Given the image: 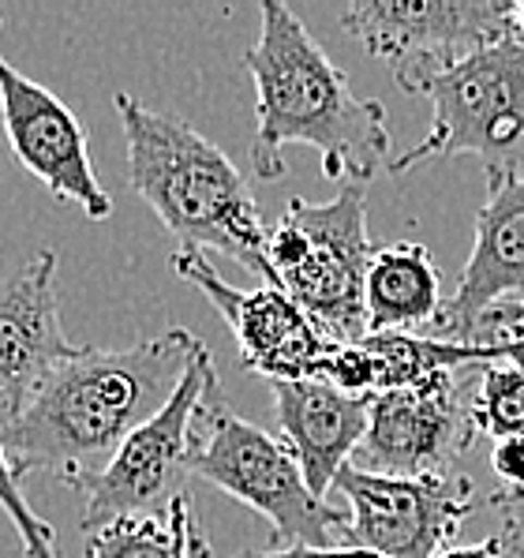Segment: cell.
<instances>
[{
  "label": "cell",
  "mask_w": 524,
  "mask_h": 558,
  "mask_svg": "<svg viewBox=\"0 0 524 558\" xmlns=\"http://www.w3.org/2000/svg\"><path fill=\"white\" fill-rule=\"evenodd\" d=\"M199 345L192 330L169 326L127 349H75L20 409L0 416L15 480L57 476L87 492L120 446L169 405Z\"/></svg>",
  "instance_id": "cell-1"
},
{
  "label": "cell",
  "mask_w": 524,
  "mask_h": 558,
  "mask_svg": "<svg viewBox=\"0 0 524 558\" xmlns=\"http://www.w3.org/2000/svg\"><path fill=\"white\" fill-rule=\"evenodd\" d=\"M259 15V38L244 57L255 83V177L270 184L285 177L281 154L289 143L312 147L322 177L338 184H364L379 169H390L398 154L382 101L352 90L349 75L289 4L266 0Z\"/></svg>",
  "instance_id": "cell-2"
},
{
  "label": "cell",
  "mask_w": 524,
  "mask_h": 558,
  "mask_svg": "<svg viewBox=\"0 0 524 558\" xmlns=\"http://www.w3.org/2000/svg\"><path fill=\"white\" fill-rule=\"evenodd\" d=\"M113 109L127 147V184L173 233L180 252H218L263 274L266 221L229 154L187 120L117 90Z\"/></svg>",
  "instance_id": "cell-3"
},
{
  "label": "cell",
  "mask_w": 524,
  "mask_h": 558,
  "mask_svg": "<svg viewBox=\"0 0 524 558\" xmlns=\"http://www.w3.org/2000/svg\"><path fill=\"white\" fill-rule=\"evenodd\" d=\"M371 255L364 184H341L330 203L296 195L266 226V286L285 289L326 341L356 345L367 338L364 281Z\"/></svg>",
  "instance_id": "cell-4"
},
{
  "label": "cell",
  "mask_w": 524,
  "mask_h": 558,
  "mask_svg": "<svg viewBox=\"0 0 524 558\" xmlns=\"http://www.w3.org/2000/svg\"><path fill=\"white\" fill-rule=\"evenodd\" d=\"M195 476L259 513L270 525L273 551L330 547V532L345 536L349 529V513L330 510V502L307 487L289 442L229 409L226 393L203 412Z\"/></svg>",
  "instance_id": "cell-5"
},
{
  "label": "cell",
  "mask_w": 524,
  "mask_h": 558,
  "mask_svg": "<svg viewBox=\"0 0 524 558\" xmlns=\"http://www.w3.org/2000/svg\"><path fill=\"white\" fill-rule=\"evenodd\" d=\"M412 94L431 101V132L412 150L390 161V173L435 158L472 154L487 169L521 166L524 150V49L502 38L487 49L438 68L419 80Z\"/></svg>",
  "instance_id": "cell-6"
},
{
  "label": "cell",
  "mask_w": 524,
  "mask_h": 558,
  "mask_svg": "<svg viewBox=\"0 0 524 558\" xmlns=\"http://www.w3.org/2000/svg\"><path fill=\"white\" fill-rule=\"evenodd\" d=\"M221 375L210 349L199 345L187 364L169 405L150 416L132 435L109 469L87 487V510L80 529H101L120 518H169L187 495V476H195L199 424L214 398H221Z\"/></svg>",
  "instance_id": "cell-7"
},
{
  "label": "cell",
  "mask_w": 524,
  "mask_h": 558,
  "mask_svg": "<svg viewBox=\"0 0 524 558\" xmlns=\"http://www.w3.org/2000/svg\"><path fill=\"white\" fill-rule=\"evenodd\" d=\"M510 0H367L341 12L349 38L382 60L405 94L438 68L510 38Z\"/></svg>",
  "instance_id": "cell-8"
},
{
  "label": "cell",
  "mask_w": 524,
  "mask_h": 558,
  "mask_svg": "<svg viewBox=\"0 0 524 558\" xmlns=\"http://www.w3.org/2000/svg\"><path fill=\"white\" fill-rule=\"evenodd\" d=\"M333 492L349 506L341 539L386 558H438L476 510L468 476H382L349 465Z\"/></svg>",
  "instance_id": "cell-9"
},
{
  "label": "cell",
  "mask_w": 524,
  "mask_h": 558,
  "mask_svg": "<svg viewBox=\"0 0 524 558\" xmlns=\"http://www.w3.org/2000/svg\"><path fill=\"white\" fill-rule=\"evenodd\" d=\"M173 274L192 281L210 300V307L233 330L240 364L263 379H312L315 367L338 349L300 312V304L285 289L266 286V281L259 289L229 286L203 252H176Z\"/></svg>",
  "instance_id": "cell-10"
},
{
  "label": "cell",
  "mask_w": 524,
  "mask_h": 558,
  "mask_svg": "<svg viewBox=\"0 0 524 558\" xmlns=\"http://www.w3.org/2000/svg\"><path fill=\"white\" fill-rule=\"evenodd\" d=\"M0 124L15 161L57 199L75 203L90 221H106L113 214V199L98 180L80 117L4 57H0Z\"/></svg>",
  "instance_id": "cell-11"
},
{
  "label": "cell",
  "mask_w": 524,
  "mask_h": 558,
  "mask_svg": "<svg viewBox=\"0 0 524 558\" xmlns=\"http://www.w3.org/2000/svg\"><path fill=\"white\" fill-rule=\"evenodd\" d=\"M476 439L472 393L458 372L371 398V424L352 465L382 476H442Z\"/></svg>",
  "instance_id": "cell-12"
},
{
  "label": "cell",
  "mask_w": 524,
  "mask_h": 558,
  "mask_svg": "<svg viewBox=\"0 0 524 558\" xmlns=\"http://www.w3.org/2000/svg\"><path fill=\"white\" fill-rule=\"evenodd\" d=\"M505 296H524V161L487 169L472 255L431 333L465 345L479 315Z\"/></svg>",
  "instance_id": "cell-13"
},
{
  "label": "cell",
  "mask_w": 524,
  "mask_h": 558,
  "mask_svg": "<svg viewBox=\"0 0 524 558\" xmlns=\"http://www.w3.org/2000/svg\"><path fill=\"white\" fill-rule=\"evenodd\" d=\"M75 349L60 319L57 255L38 252L0 281V416L20 409Z\"/></svg>",
  "instance_id": "cell-14"
},
{
  "label": "cell",
  "mask_w": 524,
  "mask_h": 558,
  "mask_svg": "<svg viewBox=\"0 0 524 558\" xmlns=\"http://www.w3.org/2000/svg\"><path fill=\"white\" fill-rule=\"evenodd\" d=\"M270 390L281 439L296 453L307 487L326 502L364 442L371 424V401L349 398L315 379H281L270 383Z\"/></svg>",
  "instance_id": "cell-15"
},
{
  "label": "cell",
  "mask_w": 524,
  "mask_h": 558,
  "mask_svg": "<svg viewBox=\"0 0 524 558\" xmlns=\"http://www.w3.org/2000/svg\"><path fill=\"white\" fill-rule=\"evenodd\" d=\"M367 333H416L435 330L442 315V270L435 255L416 240L375 247L364 281Z\"/></svg>",
  "instance_id": "cell-16"
},
{
  "label": "cell",
  "mask_w": 524,
  "mask_h": 558,
  "mask_svg": "<svg viewBox=\"0 0 524 558\" xmlns=\"http://www.w3.org/2000/svg\"><path fill=\"white\" fill-rule=\"evenodd\" d=\"M195 529V502L184 495L169 518H120L83 532V558H192Z\"/></svg>",
  "instance_id": "cell-17"
},
{
  "label": "cell",
  "mask_w": 524,
  "mask_h": 558,
  "mask_svg": "<svg viewBox=\"0 0 524 558\" xmlns=\"http://www.w3.org/2000/svg\"><path fill=\"white\" fill-rule=\"evenodd\" d=\"M472 424L476 435H487L495 442L524 439V375L517 367H479L476 390H472Z\"/></svg>",
  "instance_id": "cell-18"
},
{
  "label": "cell",
  "mask_w": 524,
  "mask_h": 558,
  "mask_svg": "<svg viewBox=\"0 0 524 558\" xmlns=\"http://www.w3.org/2000/svg\"><path fill=\"white\" fill-rule=\"evenodd\" d=\"M0 510L12 518L15 536H20L23 558H60L57 555V532L49 521H41L31 510L27 499L20 492V480H15L12 465H8V450H4V427H0Z\"/></svg>",
  "instance_id": "cell-19"
},
{
  "label": "cell",
  "mask_w": 524,
  "mask_h": 558,
  "mask_svg": "<svg viewBox=\"0 0 524 558\" xmlns=\"http://www.w3.org/2000/svg\"><path fill=\"white\" fill-rule=\"evenodd\" d=\"M491 510L498 513V521H502L498 539H502L505 555L524 558V487H517V492H502V487H498L491 495Z\"/></svg>",
  "instance_id": "cell-20"
},
{
  "label": "cell",
  "mask_w": 524,
  "mask_h": 558,
  "mask_svg": "<svg viewBox=\"0 0 524 558\" xmlns=\"http://www.w3.org/2000/svg\"><path fill=\"white\" fill-rule=\"evenodd\" d=\"M491 469L502 484V492H517L524 487V439H502L491 450Z\"/></svg>",
  "instance_id": "cell-21"
},
{
  "label": "cell",
  "mask_w": 524,
  "mask_h": 558,
  "mask_svg": "<svg viewBox=\"0 0 524 558\" xmlns=\"http://www.w3.org/2000/svg\"><path fill=\"white\" fill-rule=\"evenodd\" d=\"M247 558H386L356 544H330V547H289V551H252Z\"/></svg>",
  "instance_id": "cell-22"
},
{
  "label": "cell",
  "mask_w": 524,
  "mask_h": 558,
  "mask_svg": "<svg viewBox=\"0 0 524 558\" xmlns=\"http://www.w3.org/2000/svg\"><path fill=\"white\" fill-rule=\"evenodd\" d=\"M438 558H505V547L502 539L491 536V539H479V544H465V547H446Z\"/></svg>",
  "instance_id": "cell-23"
},
{
  "label": "cell",
  "mask_w": 524,
  "mask_h": 558,
  "mask_svg": "<svg viewBox=\"0 0 524 558\" xmlns=\"http://www.w3.org/2000/svg\"><path fill=\"white\" fill-rule=\"evenodd\" d=\"M510 38L524 49V4H513V20H510Z\"/></svg>",
  "instance_id": "cell-24"
},
{
  "label": "cell",
  "mask_w": 524,
  "mask_h": 558,
  "mask_svg": "<svg viewBox=\"0 0 524 558\" xmlns=\"http://www.w3.org/2000/svg\"><path fill=\"white\" fill-rule=\"evenodd\" d=\"M192 558H214L210 539L203 536V529H195V532H192Z\"/></svg>",
  "instance_id": "cell-25"
},
{
  "label": "cell",
  "mask_w": 524,
  "mask_h": 558,
  "mask_svg": "<svg viewBox=\"0 0 524 558\" xmlns=\"http://www.w3.org/2000/svg\"><path fill=\"white\" fill-rule=\"evenodd\" d=\"M502 364H510V367H517V372L524 375V341H517V345H510L502 353Z\"/></svg>",
  "instance_id": "cell-26"
},
{
  "label": "cell",
  "mask_w": 524,
  "mask_h": 558,
  "mask_svg": "<svg viewBox=\"0 0 524 558\" xmlns=\"http://www.w3.org/2000/svg\"><path fill=\"white\" fill-rule=\"evenodd\" d=\"M240 558H247V555H240Z\"/></svg>",
  "instance_id": "cell-27"
}]
</instances>
